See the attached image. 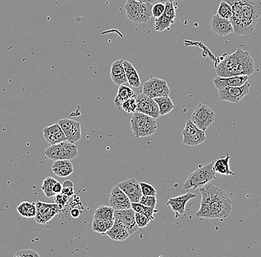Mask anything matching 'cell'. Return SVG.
I'll return each mask as SVG.
<instances>
[{
	"mask_svg": "<svg viewBox=\"0 0 261 257\" xmlns=\"http://www.w3.org/2000/svg\"><path fill=\"white\" fill-rule=\"evenodd\" d=\"M137 100H136V95L133 96V97H130L126 101L122 104V109L124 110L126 113H133L136 112L137 111Z\"/></svg>",
	"mask_w": 261,
	"mask_h": 257,
	"instance_id": "cell-38",
	"label": "cell"
},
{
	"mask_svg": "<svg viewBox=\"0 0 261 257\" xmlns=\"http://www.w3.org/2000/svg\"><path fill=\"white\" fill-rule=\"evenodd\" d=\"M117 186L129 197L131 203H140L142 194L140 184L136 179L131 178L119 183Z\"/></svg>",
	"mask_w": 261,
	"mask_h": 257,
	"instance_id": "cell-18",
	"label": "cell"
},
{
	"mask_svg": "<svg viewBox=\"0 0 261 257\" xmlns=\"http://www.w3.org/2000/svg\"><path fill=\"white\" fill-rule=\"evenodd\" d=\"M69 200V197H68L67 196L64 195L62 193L55 195V203L56 204L59 205V206H62L63 207L66 206Z\"/></svg>",
	"mask_w": 261,
	"mask_h": 257,
	"instance_id": "cell-44",
	"label": "cell"
},
{
	"mask_svg": "<svg viewBox=\"0 0 261 257\" xmlns=\"http://www.w3.org/2000/svg\"><path fill=\"white\" fill-rule=\"evenodd\" d=\"M165 11L160 17L155 18L154 28L157 31H164L169 30L171 26L175 23L176 11L173 2H166Z\"/></svg>",
	"mask_w": 261,
	"mask_h": 257,
	"instance_id": "cell-14",
	"label": "cell"
},
{
	"mask_svg": "<svg viewBox=\"0 0 261 257\" xmlns=\"http://www.w3.org/2000/svg\"><path fill=\"white\" fill-rule=\"evenodd\" d=\"M191 120L198 128L206 131L214 123L215 114L208 106L199 104L194 108Z\"/></svg>",
	"mask_w": 261,
	"mask_h": 257,
	"instance_id": "cell-8",
	"label": "cell"
},
{
	"mask_svg": "<svg viewBox=\"0 0 261 257\" xmlns=\"http://www.w3.org/2000/svg\"><path fill=\"white\" fill-rule=\"evenodd\" d=\"M224 1L230 4L233 9V15L230 20L233 25L234 33L237 36L247 35L244 17L238 1L237 0H224Z\"/></svg>",
	"mask_w": 261,
	"mask_h": 257,
	"instance_id": "cell-13",
	"label": "cell"
},
{
	"mask_svg": "<svg viewBox=\"0 0 261 257\" xmlns=\"http://www.w3.org/2000/svg\"><path fill=\"white\" fill-rule=\"evenodd\" d=\"M230 155L229 154H226L225 157L214 159L213 168L216 174H220V175H235V173L230 169Z\"/></svg>",
	"mask_w": 261,
	"mask_h": 257,
	"instance_id": "cell-29",
	"label": "cell"
},
{
	"mask_svg": "<svg viewBox=\"0 0 261 257\" xmlns=\"http://www.w3.org/2000/svg\"><path fill=\"white\" fill-rule=\"evenodd\" d=\"M134 95H135L134 91L130 87L123 85H119L117 95L114 100V106L117 109H121L123 103Z\"/></svg>",
	"mask_w": 261,
	"mask_h": 257,
	"instance_id": "cell-30",
	"label": "cell"
},
{
	"mask_svg": "<svg viewBox=\"0 0 261 257\" xmlns=\"http://www.w3.org/2000/svg\"><path fill=\"white\" fill-rule=\"evenodd\" d=\"M136 1H138L142 3L152 4V5H154L157 2V0H136Z\"/></svg>",
	"mask_w": 261,
	"mask_h": 257,
	"instance_id": "cell-49",
	"label": "cell"
},
{
	"mask_svg": "<svg viewBox=\"0 0 261 257\" xmlns=\"http://www.w3.org/2000/svg\"><path fill=\"white\" fill-rule=\"evenodd\" d=\"M65 187H74L73 182L70 180H66L62 183V188H65Z\"/></svg>",
	"mask_w": 261,
	"mask_h": 257,
	"instance_id": "cell-48",
	"label": "cell"
},
{
	"mask_svg": "<svg viewBox=\"0 0 261 257\" xmlns=\"http://www.w3.org/2000/svg\"><path fill=\"white\" fill-rule=\"evenodd\" d=\"M61 193L71 198L75 194V190H74V187H65V188H62V192Z\"/></svg>",
	"mask_w": 261,
	"mask_h": 257,
	"instance_id": "cell-45",
	"label": "cell"
},
{
	"mask_svg": "<svg viewBox=\"0 0 261 257\" xmlns=\"http://www.w3.org/2000/svg\"><path fill=\"white\" fill-rule=\"evenodd\" d=\"M131 208L137 212V213H140V214L144 215L146 217L149 218L151 221L155 220V208L154 207H148V206H144V205L140 204V203H131Z\"/></svg>",
	"mask_w": 261,
	"mask_h": 257,
	"instance_id": "cell-35",
	"label": "cell"
},
{
	"mask_svg": "<svg viewBox=\"0 0 261 257\" xmlns=\"http://www.w3.org/2000/svg\"><path fill=\"white\" fill-rule=\"evenodd\" d=\"M152 4L142 3L136 0H127L124 5L128 18L133 23H146L152 16Z\"/></svg>",
	"mask_w": 261,
	"mask_h": 257,
	"instance_id": "cell-5",
	"label": "cell"
},
{
	"mask_svg": "<svg viewBox=\"0 0 261 257\" xmlns=\"http://www.w3.org/2000/svg\"><path fill=\"white\" fill-rule=\"evenodd\" d=\"M183 143L187 146H198L207 140L205 131L198 128L191 120H188L183 130Z\"/></svg>",
	"mask_w": 261,
	"mask_h": 257,
	"instance_id": "cell-9",
	"label": "cell"
},
{
	"mask_svg": "<svg viewBox=\"0 0 261 257\" xmlns=\"http://www.w3.org/2000/svg\"><path fill=\"white\" fill-rule=\"evenodd\" d=\"M215 71L217 76L220 77L249 76L255 73V62L249 52L237 49L216 64Z\"/></svg>",
	"mask_w": 261,
	"mask_h": 257,
	"instance_id": "cell-1",
	"label": "cell"
},
{
	"mask_svg": "<svg viewBox=\"0 0 261 257\" xmlns=\"http://www.w3.org/2000/svg\"><path fill=\"white\" fill-rule=\"evenodd\" d=\"M123 66H124L126 78H127L129 85L134 88H139L141 82H140V76L137 71H136L135 68L133 66L132 64L126 60H123Z\"/></svg>",
	"mask_w": 261,
	"mask_h": 257,
	"instance_id": "cell-28",
	"label": "cell"
},
{
	"mask_svg": "<svg viewBox=\"0 0 261 257\" xmlns=\"http://www.w3.org/2000/svg\"><path fill=\"white\" fill-rule=\"evenodd\" d=\"M196 194L191 192H187L186 194L178 197L170 198L167 202L168 206L172 207V210L176 213V216L180 214H184L185 210V206L189 200L195 198Z\"/></svg>",
	"mask_w": 261,
	"mask_h": 257,
	"instance_id": "cell-23",
	"label": "cell"
},
{
	"mask_svg": "<svg viewBox=\"0 0 261 257\" xmlns=\"http://www.w3.org/2000/svg\"><path fill=\"white\" fill-rule=\"evenodd\" d=\"M17 211L23 217L34 218L37 213L36 203L23 202L17 207Z\"/></svg>",
	"mask_w": 261,
	"mask_h": 257,
	"instance_id": "cell-32",
	"label": "cell"
},
{
	"mask_svg": "<svg viewBox=\"0 0 261 257\" xmlns=\"http://www.w3.org/2000/svg\"><path fill=\"white\" fill-rule=\"evenodd\" d=\"M175 1H178V0H157V2H162V3L166 4V2H174Z\"/></svg>",
	"mask_w": 261,
	"mask_h": 257,
	"instance_id": "cell-50",
	"label": "cell"
},
{
	"mask_svg": "<svg viewBox=\"0 0 261 257\" xmlns=\"http://www.w3.org/2000/svg\"><path fill=\"white\" fill-rule=\"evenodd\" d=\"M62 184H61L59 181H56L53 185V192L54 193L55 195L56 194H60L62 192Z\"/></svg>",
	"mask_w": 261,
	"mask_h": 257,
	"instance_id": "cell-46",
	"label": "cell"
},
{
	"mask_svg": "<svg viewBox=\"0 0 261 257\" xmlns=\"http://www.w3.org/2000/svg\"><path fill=\"white\" fill-rule=\"evenodd\" d=\"M200 192H201L202 200H201V207L198 211L196 213V216L198 218L211 219V195H210L209 183L200 188Z\"/></svg>",
	"mask_w": 261,
	"mask_h": 257,
	"instance_id": "cell-21",
	"label": "cell"
},
{
	"mask_svg": "<svg viewBox=\"0 0 261 257\" xmlns=\"http://www.w3.org/2000/svg\"><path fill=\"white\" fill-rule=\"evenodd\" d=\"M140 188H141L142 194L146 196H157V191L153 185L149 183L140 182Z\"/></svg>",
	"mask_w": 261,
	"mask_h": 257,
	"instance_id": "cell-39",
	"label": "cell"
},
{
	"mask_svg": "<svg viewBox=\"0 0 261 257\" xmlns=\"http://www.w3.org/2000/svg\"><path fill=\"white\" fill-rule=\"evenodd\" d=\"M105 235L111 238L112 240L120 241V242L126 240L130 236L127 229L123 224L116 220H114L112 227L107 231Z\"/></svg>",
	"mask_w": 261,
	"mask_h": 257,
	"instance_id": "cell-27",
	"label": "cell"
},
{
	"mask_svg": "<svg viewBox=\"0 0 261 257\" xmlns=\"http://www.w3.org/2000/svg\"><path fill=\"white\" fill-rule=\"evenodd\" d=\"M36 207H37V213L34 219L35 221L40 225H45L49 223L51 219L60 213L61 210L63 209L62 206L56 203H46L40 201L36 203Z\"/></svg>",
	"mask_w": 261,
	"mask_h": 257,
	"instance_id": "cell-12",
	"label": "cell"
},
{
	"mask_svg": "<svg viewBox=\"0 0 261 257\" xmlns=\"http://www.w3.org/2000/svg\"><path fill=\"white\" fill-rule=\"evenodd\" d=\"M157 128L156 119L143 113L134 112L130 119V129L137 138L151 136Z\"/></svg>",
	"mask_w": 261,
	"mask_h": 257,
	"instance_id": "cell-4",
	"label": "cell"
},
{
	"mask_svg": "<svg viewBox=\"0 0 261 257\" xmlns=\"http://www.w3.org/2000/svg\"><path fill=\"white\" fill-rule=\"evenodd\" d=\"M250 83L246 82L244 85L239 87H224L219 88V98L221 101H227L232 103H238L245 96L249 94Z\"/></svg>",
	"mask_w": 261,
	"mask_h": 257,
	"instance_id": "cell-11",
	"label": "cell"
},
{
	"mask_svg": "<svg viewBox=\"0 0 261 257\" xmlns=\"http://www.w3.org/2000/svg\"><path fill=\"white\" fill-rule=\"evenodd\" d=\"M44 154L46 158L54 162L60 159L72 160L76 158L79 153L76 145L68 141H64L49 146L45 151Z\"/></svg>",
	"mask_w": 261,
	"mask_h": 257,
	"instance_id": "cell-7",
	"label": "cell"
},
{
	"mask_svg": "<svg viewBox=\"0 0 261 257\" xmlns=\"http://www.w3.org/2000/svg\"><path fill=\"white\" fill-rule=\"evenodd\" d=\"M137 107L136 112L143 113L155 119L159 117V107L154 99L141 94L136 95Z\"/></svg>",
	"mask_w": 261,
	"mask_h": 257,
	"instance_id": "cell-16",
	"label": "cell"
},
{
	"mask_svg": "<svg viewBox=\"0 0 261 257\" xmlns=\"http://www.w3.org/2000/svg\"><path fill=\"white\" fill-rule=\"evenodd\" d=\"M143 94L150 98L166 97L170 94L167 82L157 77H151L143 84Z\"/></svg>",
	"mask_w": 261,
	"mask_h": 257,
	"instance_id": "cell-10",
	"label": "cell"
},
{
	"mask_svg": "<svg viewBox=\"0 0 261 257\" xmlns=\"http://www.w3.org/2000/svg\"><path fill=\"white\" fill-rule=\"evenodd\" d=\"M217 14L221 18L230 20L232 15H233V9H232L231 5L224 0H222L218 8H217Z\"/></svg>",
	"mask_w": 261,
	"mask_h": 257,
	"instance_id": "cell-37",
	"label": "cell"
},
{
	"mask_svg": "<svg viewBox=\"0 0 261 257\" xmlns=\"http://www.w3.org/2000/svg\"><path fill=\"white\" fill-rule=\"evenodd\" d=\"M52 171L59 177H67L74 172V167L71 160L60 159L54 161L52 167Z\"/></svg>",
	"mask_w": 261,
	"mask_h": 257,
	"instance_id": "cell-26",
	"label": "cell"
},
{
	"mask_svg": "<svg viewBox=\"0 0 261 257\" xmlns=\"http://www.w3.org/2000/svg\"><path fill=\"white\" fill-rule=\"evenodd\" d=\"M58 124L65 133L68 142L76 143L82 138L80 123L70 119H62L58 120Z\"/></svg>",
	"mask_w": 261,
	"mask_h": 257,
	"instance_id": "cell-15",
	"label": "cell"
},
{
	"mask_svg": "<svg viewBox=\"0 0 261 257\" xmlns=\"http://www.w3.org/2000/svg\"><path fill=\"white\" fill-rule=\"evenodd\" d=\"M43 132L44 139L51 145H56L64 141H67L65 133L62 131L58 123L44 128Z\"/></svg>",
	"mask_w": 261,
	"mask_h": 257,
	"instance_id": "cell-20",
	"label": "cell"
},
{
	"mask_svg": "<svg viewBox=\"0 0 261 257\" xmlns=\"http://www.w3.org/2000/svg\"><path fill=\"white\" fill-rule=\"evenodd\" d=\"M211 195V219H223L231 214L233 202L230 197L219 187L209 183Z\"/></svg>",
	"mask_w": 261,
	"mask_h": 257,
	"instance_id": "cell-2",
	"label": "cell"
},
{
	"mask_svg": "<svg viewBox=\"0 0 261 257\" xmlns=\"http://www.w3.org/2000/svg\"><path fill=\"white\" fill-rule=\"evenodd\" d=\"M40 255L31 249L20 250L17 251L14 254V257H40Z\"/></svg>",
	"mask_w": 261,
	"mask_h": 257,
	"instance_id": "cell-42",
	"label": "cell"
},
{
	"mask_svg": "<svg viewBox=\"0 0 261 257\" xmlns=\"http://www.w3.org/2000/svg\"><path fill=\"white\" fill-rule=\"evenodd\" d=\"M114 220H106V219H94L91 228L94 231L101 234H105L108 231L111 229L114 224Z\"/></svg>",
	"mask_w": 261,
	"mask_h": 257,
	"instance_id": "cell-33",
	"label": "cell"
},
{
	"mask_svg": "<svg viewBox=\"0 0 261 257\" xmlns=\"http://www.w3.org/2000/svg\"><path fill=\"white\" fill-rule=\"evenodd\" d=\"M249 79V76H235L230 77H217L214 78L213 82L217 89L224 87H239L244 85Z\"/></svg>",
	"mask_w": 261,
	"mask_h": 257,
	"instance_id": "cell-24",
	"label": "cell"
},
{
	"mask_svg": "<svg viewBox=\"0 0 261 257\" xmlns=\"http://www.w3.org/2000/svg\"><path fill=\"white\" fill-rule=\"evenodd\" d=\"M214 160L204 166L201 167L191 173L183 184L184 189L201 188L216 178V172L213 168Z\"/></svg>",
	"mask_w": 261,
	"mask_h": 257,
	"instance_id": "cell-3",
	"label": "cell"
},
{
	"mask_svg": "<svg viewBox=\"0 0 261 257\" xmlns=\"http://www.w3.org/2000/svg\"><path fill=\"white\" fill-rule=\"evenodd\" d=\"M114 209L111 206H99L94 211V219L114 220Z\"/></svg>",
	"mask_w": 261,
	"mask_h": 257,
	"instance_id": "cell-34",
	"label": "cell"
},
{
	"mask_svg": "<svg viewBox=\"0 0 261 257\" xmlns=\"http://www.w3.org/2000/svg\"><path fill=\"white\" fill-rule=\"evenodd\" d=\"M114 219L123 224L129 231L130 235L138 230L135 220V211L132 208L114 210Z\"/></svg>",
	"mask_w": 261,
	"mask_h": 257,
	"instance_id": "cell-17",
	"label": "cell"
},
{
	"mask_svg": "<svg viewBox=\"0 0 261 257\" xmlns=\"http://www.w3.org/2000/svg\"><path fill=\"white\" fill-rule=\"evenodd\" d=\"M110 75L111 80L115 85H121L128 82L123 59H117L113 62L111 66Z\"/></svg>",
	"mask_w": 261,
	"mask_h": 257,
	"instance_id": "cell-25",
	"label": "cell"
},
{
	"mask_svg": "<svg viewBox=\"0 0 261 257\" xmlns=\"http://www.w3.org/2000/svg\"><path fill=\"white\" fill-rule=\"evenodd\" d=\"M135 220L139 229H143L148 226L150 223L151 220L144 215L135 212Z\"/></svg>",
	"mask_w": 261,
	"mask_h": 257,
	"instance_id": "cell-41",
	"label": "cell"
},
{
	"mask_svg": "<svg viewBox=\"0 0 261 257\" xmlns=\"http://www.w3.org/2000/svg\"><path fill=\"white\" fill-rule=\"evenodd\" d=\"M154 100L156 102L159 107V115L165 116L169 114L171 111L175 108L174 103L172 100L169 98V96L166 97H159L154 98Z\"/></svg>",
	"mask_w": 261,
	"mask_h": 257,
	"instance_id": "cell-31",
	"label": "cell"
},
{
	"mask_svg": "<svg viewBox=\"0 0 261 257\" xmlns=\"http://www.w3.org/2000/svg\"><path fill=\"white\" fill-rule=\"evenodd\" d=\"M245 19L247 35L255 30L257 23L261 15V0H237Z\"/></svg>",
	"mask_w": 261,
	"mask_h": 257,
	"instance_id": "cell-6",
	"label": "cell"
},
{
	"mask_svg": "<svg viewBox=\"0 0 261 257\" xmlns=\"http://www.w3.org/2000/svg\"><path fill=\"white\" fill-rule=\"evenodd\" d=\"M140 203L148 207H154L155 208L157 206L156 196H142L140 200Z\"/></svg>",
	"mask_w": 261,
	"mask_h": 257,
	"instance_id": "cell-40",
	"label": "cell"
},
{
	"mask_svg": "<svg viewBox=\"0 0 261 257\" xmlns=\"http://www.w3.org/2000/svg\"><path fill=\"white\" fill-rule=\"evenodd\" d=\"M82 210H79L78 207H75V208L71 209V216L73 218H78L80 216Z\"/></svg>",
	"mask_w": 261,
	"mask_h": 257,
	"instance_id": "cell-47",
	"label": "cell"
},
{
	"mask_svg": "<svg viewBox=\"0 0 261 257\" xmlns=\"http://www.w3.org/2000/svg\"><path fill=\"white\" fill-rule=\"evenodd\" d=\"M165 7L166 5L162 2H157V3L154 4L152 7V16L155 18L160 17L165 11Z\"/></svg>",
	"mask_w": 261,
	"mask_h": 257,
	"instance_id": "cell-43",
	"label": "cell"
},
{
	"mask_svg": "<svg viewBox=\"0 0 261 257\" xmlns=\"http://www.w3.org/2000/svg\"><path fill=\"white\" fill-rule=\"evenodd\" d=\"M56 181H57V180L56 179L51 177H47L43 181L41 189L43 190L45 195L46 196L47 198L51 199L52 197H54L55 194L53 192V187Z\"/></svg>",
	"mask_w": 261,
	"mask_h": 257,
	"instance_id": "cell-36",
	"label": "cell"
},
{
	"mask_svg": "<svg viewBox=\"0 0 261 257\" xmlns=\"http://www.w3.org/2000/svg\"><path fill=\"white\" fill-rule=\"evenodd\" d=\"M211 30L220 36L234 33L233 25L230 20L221 18L217 14L213 16L211 21Z\"/></svg>",
	"mask_w": 261,
	"mask_h": 257,
	"instance_id": "cell-22",
	"label": "cell"
},
{
	"mask_svg": "<svg viewBox=\"0 0 261 257\" xmlns=\"http://www.w3.org/2000/svg\"><path fill=\"white\" fill-rule=\"evenodd\" d=\"M109 206L114 210H126L131 208V203L127 195L116 185L110 193Z\"/></svg>",
	"mask_w": 261,
	"mask_h": 257,
	"instance_id": "cell-19",
	"label": "cell"
}]
</instances>
